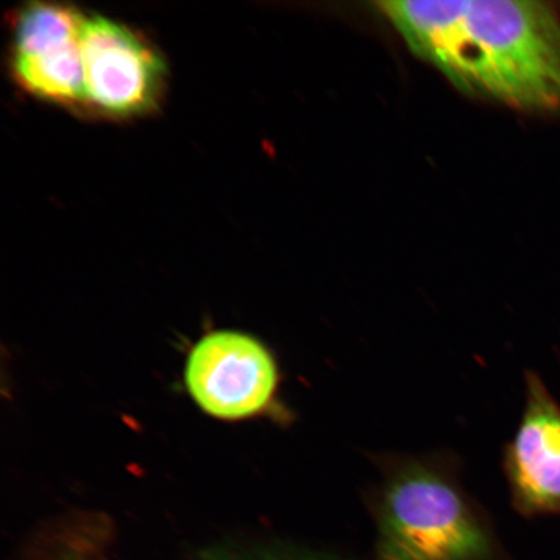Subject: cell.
<instances>
[{
	"instance_id": "obj_5",
	"label": "cell",
	"mask_w": 560,
	"mask_h": 560,
	"mask_svg": "<svg viewBox=\"0 0 560 560\" xmlns=\"http://www.w3.org/2000/svg\"><path fill=\"white\" fill-rule=\"evenodd\" d=\"M185 381L188 394L208 416L240 420L269 408L279 371L270 350L254 336L214 331L191 349Z\"/></svg>"
},
{
	"instance_id": "obj_2",
	"label": "cell",
	"mask_w": 560,
	"mask_h": 560,
	"mask_svg": "<svg viewBox=\"0 0 560 560\" xmlns=\"http://www.w3.org/2000/svg\"><path fill=\"white\" fill-rule=\"evenodd\" d=\"M377 560H494L492 536L443 468L397 466L377 506Z\"/></svg>"
},
{
	"instance_id": "obj_3",
	"label": "cell",
	"mask_w": 560,
	"mask_h": 560,
	"mask_svg": "<svg viewBox=\"0 0 560 560\" xmlns=\"http://www.w3.org/2000/svg\"><path fill=\"white\" fill-rule=\"evenodd\" d=\"M85 107L110 117H132L156 108L166 65L156 47L131 26L86 15L82 33Z\"/></svg>"
},
{
	"instance_id": "obj_1",
	"label": "cell",
	"mask_w": 560,
	"mask_h": 560,
	"mask_svg": "<svg viewBox=\"0 0 560 560\" xmlns=\"http://www.w3.org/2000/svg\"><path fill=\"white\" fill-rule=\"evenodd\" d=\"M418 58L455 88L529 112H560V20L524 0L375 3Z\"/></svg>"
},
{
	"instance_id": "obj_4",
	"label": "cell",
	"mask_w": 560,
	"mask_h": 560,
	"mask_svg": "<svg viewBox=\"0 0 560 560\" xmlns=\"http://www.w3.org/2000/svg\"><path fill=\"white\" fill-rule=\"evenodd\" d=\"M86 15L73 5L27 2L13 12L11 72L42 101L85 107L82 33Z\"/></svg>"
},
{
	"instance_id": "obj_7",
	"label": "cell",
	"mask_w": 560,
	"mask_h": 560,
	"mask_svg": "<svg viewBox=\"0 0 560 560\" xmlns=\"http://www.w3.org/2000/svg\"><path fill=\"white\" fill-rule=\"evenodd\" d=\"M191 560H340L319 552L283 548L280 545L215 546L198 552Z\"/></svg>"
},
{
	"instance_id": "obj_6",
	"label": "cell",
	"mask_w": 560,
	"mask_h": 560,
	"mask_svg": "<svg viewBox=\"0 0 560 560\" xmlns=\"http://www.w3.org/2000/svg\"><path fill=\"white\" fill-rule=\"evenodd\" d=\"M520 425L503 453L511 501L525 517L560 516V404L535 371H525Z\"/></svg>"
}]
</instances>
